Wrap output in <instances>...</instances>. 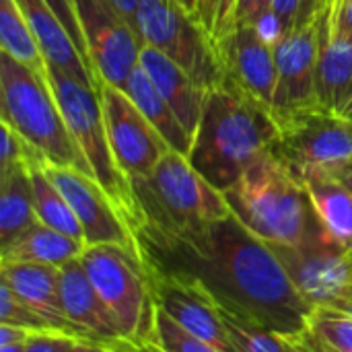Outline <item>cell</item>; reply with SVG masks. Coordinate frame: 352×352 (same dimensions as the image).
Instances as JSON below:
<instances>
[{
	"mask_svg": "<svg viewBox=\"0 0 352 352\" xmlns=\"http://www.w3.org/2000/svg\"><path fill=\"white\" fill-rule=\"evenodd\" d=\"M140 245L159 262L192 272L219 301L276 334L289 336L309 326L314 307L295 289L270 243L233 212L194 241L167 250Z\"/></svg>",
	"mask_w": 352,
	"mask_h": 352,
	"instance_id": "obj_1",
	"label": "cell"
},
{
	"mask_svg": "<svg viewBox=\"0 0 352 352\" xmlns=\"http://www.w3.org/2000/svg\"><path fill=\"white\" fill-rule=\"evenodd\" d=\"M276 132L278 126L270 109L229 85H219L206 93L188 159L210 186L227 192L270 151Z\"/></svg>",
	"mask_w": 352,
	"mask_h": 352,
	"instance_id": "obj_2",
	"label": "cell"
},
{
	"mask_svg": "<svg viewBox=\"0 0 352 352\" xmlns=\"http://www.w3.org/2000/svg\"><path fill=\"white\" fill-rule=\"evenodd\" d=\"M132 190L144 217L138 239L157 250L194 241L231 214L225 194L175 151H169L148 177L134 179Z\"/></svg>",
	"mask_w": 352,
	"mask_h": 352,
	"instance_id": "obj_3",
	"label": "cell"
},
{
	"mask_svg": "<svg viewBox=\"0 0 352 352\" xmlns=\"http://www.w3.org/2000/svg\"><path fill=\"white\" fill-rule=\"evenodd\" d=\"M223 194L231 212L268 243L299 245L322 229L307 188L270 151Z\"/></svg>",
	"mask_w": 352,
	"mask_h": 352,
	"instance_id": "obj_4",
	"label": "cell"
},
{
	"mask_svg": "<svg viewBox=\"0 0 352 352\" xmlns=\"http://www.w3.org/2000/svg\"><path fill=\"white\" fill-rule=\"evenodd\" d=\"M0 122L21 134L54 167H72L93 177L76 146L50 78L0 52ZM95 179V177H93Z\"/></svg>",
	"mask_w": 352,
	"mask_h": 352,
	"instance_id": "obj_5",
	"label": "cell"
},
{
	"mask_svg": "<svg viewBox=\"0 0 352 352\" xmlns=\"http://www.w3.org/2000/svg\"><path fill=\"white\" fill-rule=\"evenodd\" d=\"M47 78L60 103L66 126L76 146L80 148L95 182L107 192L126 225L138 237L144 229V217L130 179L122 173L113 157L103 120L99 89L89 87L52 66H47Z\"/></svg>",
	"mask_w": 352,
	"mask_h": 352,
	"instance_id": "obj_6",
	"label": "cell"
},
{
	"mask_svg": "<svg viewBox=\"0 0 352 352\" xmlns=\"http://www.w3.org/2000/svg\"><path fill=\"white\" fill-rule=\"evenodd\" d=\"M80 262L95 291L118 320L124 338L142 346L148 340L155 314L142 254L116 243L85 245Z\"/></svg>",
	"mask_w": 352,
	"mask_h": 352,
	"instance_id": "obj_7",
	"label": "cell"
},
{
	"mask_svg": "<svg viewBox=\"0 0 352 352\" xmlns=\"http://www.w3.org/2000/svg\"><path fill=\"white\" fill-rule=\"evenodd\" d=\"M270 155L301 184L316 175L340 177L352 163V124L320 105L276 122Z\"/></svg>",
	"mask_w": 352,
	"mask_h": 352,
	"instance_id": "obj_8",
	"label": "cell"
},
{
	"mask_svg": "<svg viewBox=\"0 0 352 352\" xmlns=\"http://www.w3.org/2000/svg\"><path fill=\"white\" fill-rule=\"evenodd\" d=\"M134 27L142 45L167 56L204 89L223 82L214 37L177 0H138Z\"/></svg>",
	"mask_w": 352,
	"mask_h": 352,
	"instance_id": "obj_9",
	"label": "cell"
},
{
	"mask_svg": "<svg viewBox=\"0 0 352 352\" xmlns=\"http://www.w3.org/2000/svg\"><path fill=\"white\" fill-rule=\"evenodd\" d=\"M270 248L314 309H342L352 297V250L332 241L324 227L299 245L270 243Z\"/></svg>",
	"mask_w": 352,
	"mask_h": 352,
	"instance_id": "obj_10",
	"label": "cell"
},
{
	"mask_svg": "<svg viewBox=\"0 0 352 352\" xmlns=\"http://www.w3.org/2000/svg\"><path fill=\"white\" fill-rule=\"evenodd\" d=\"M74 6L99 87L124 89L144 47L136 27L109 0H74Z\"/></svg>",
	"mask_w": 352,
	"mask_h": 352,
	"instance_id": "obj_11",
	"label": "cell"
},
{
	"mask_svg": "<svg viewBox=\"0 0 352 352\" xmlns=\"http://www.w3.org/2000/svg\"><path fill=\"white\" fill-rule=\"evenodd\" d=\"M326 35L328 8L283 35V39L274 45L278 78L272 101V118L276 122L318 105L316 72Z\"/></svg>",
	"mask_w": 352,
	"mask_h": 352,
	"instance_id": "obj_12",
	"label": "cell"
},
{
	"mask_svg": "<svg viewBox=\"0 0 352 352\" xmlns=\"http://www.w3.org/2000/svg\"><path fill=\"white\" fill-rule=\"evenodd\" d=\"M142 258L155 303L194 336L210 342L221 352H231L217 311V299L208 287L192 272L159 262L146 250H142Z\"/></svg>",
	"mask_w": 352,
	"mask_h": 352,
	"instance_id": "obj_13",
	"label": "cell"
},
{
	"mask_svg": "<svg viewBox=\"0 0 352 352\" xmlns=\"http://www.w3.org/2000/svg\"><path fill=\"white\" fill-rule=\"evenodd\" d=\"M103 120L118 167L130 179L148 177L159 161L171 151L165 138L142 116L126 91L101 82L99 87Z\"/></svg>",
	"mask_w": 352,
	"mask_h": 352,
	"instance_id": "obj_14",
	"label": "cell"
},
{
	"mask_svg": "<svg viewBox=\"0 0 352 352\" xmlns=\"http://www.w3.org/2000/svg\"><path fill=\"white\" fill-rule=\"evenodd\" d=\"M223 82L272 111L276 91L274 47L254 25L233 27L214 37Z\"/></svg>",
	"mask_w": 352,
	"mask_h": 352,
	"instance_id": "obj_15",
	"label": "cell"
},
{
	"mask_svg": "<svg viewBox=\"0 0 352 352\" xmlns=\"http://www.w3.org/2000/svg\"><path fill=\"white\" fill-rule=\"evenodd\" d=\"M45 171L72 206L82 227L85 245L116 243L142 254L140 239L126 225L124 217L120 214L107 192L91 175L72 167L54 165H45Z\"/></svg>",
	"mask_w": 352,
	"mask_h": 352,
	"instance_id": "obj_16",
	"label": "cell"
},
{
	"mask_svg": "<svg viewBox=\"0 0 352 352\" xmlns=\"http://www.w3.org/2000/svg\"><path fill=\"white\" fill-rule=\"evenodd\" d=\"M60 293L68 320L97 342L132 344L124 338L111 309L89 280L80 258L60 266Z\"/></svg>",
	"mask_w": 352,
	"mask_h": 352,
	"instance_id": "obj_17",
	"label": "cell"
},
{
	"mask_svg": "<svg viewBox=\"0 0 352 352\" xmlns=\"http://www.w3.org/2000/svg\"><path fill=\"white\" fill-rule=\"evenodd\" d=\"M0 283H4L23 303H27L31 309L43 316L60 332L82 340H93L82 330H78L64 311L60 293V266L37 262L6 264L0 266Z\"/></svg>",
	"mask_w": 352,
	"mask_h": 352,
	"instance_id": "obj_18",
	"label": "cell"
},
{
	"mask_svg": "<svg viewBox=\"0 0 352 352\" xmlns=\"http://www.w3.org/2000/svg\"><path fill=\"white\" fill-rule=\"evenodd\" d=\"M19 8L23 10L37 45L45 58V64L52 68H58L72 78L99 89V80L91 68V64L85 60V56L78 52L76 43L68 35L66 27L62 25L60 16L52 10V6L45 0H14Z\"/></svg>",
	"mask_w": 352,
	"mask_h": 352,
	"instance_id": "obj_19",
	"label": "cell"
},
{
	"mask_svg": "<svg viewBox=\"0 0 352 352\" xmlns=\"http://www.w3.org/2000/svg\"><path fill=\"white\" fill-rule=\"evenodd\" d=\"M140 66L148 72V76L153 78L165 101L171 105L177 120L184 124L194 142V134L202 120L208 89L198 85L184 68H179L175 62H171L155 47H142Z\"/></svg>",
	"mask_w": 352,
	"mask_h": 352,
	"instance_id": "obj_20",
	"label": "cell"
},
{
	"mask_svg": "<svg viewBox=\"0 0 352 352\" xmlns=\"http://www.w3.org/2000/svg\"><path fill=\"white\" fill-rule=\"evenodd\" d=\"M122 91H126V95L136 103V107L155 126V130L165 138V142L169 144L171 151H175L184 157H190L192 136L188 134V130L177 120L171 105L165 101V97L161 95V91L153 82V78L140 64L134 68V72L130 74V78L126 80V87Z\"/></svg>",
	"mask_w": 352,
	"mask_h": 352,
	"instance_id": "obj_21",
	"label": "cell"
},
{
	"mask_svg": "<svg viewBox=\"0 0 352 352\" xmlns=\"http://www.w3.org/2000/svg\"><path fill=\"white\" fill-rule=\"evenodd\" d=\"M352 97V37L326 35L318 72H316V99L318 105L340 113Z\"/></svg>",
	"mask_w": 352,
	"mask_h": 352,
	"instance_id": "obj_22",
	"label": "cell"
},
{
	"mask_svg": "<svg viewBox=\"0 0 352 352\" xmlns=\"http://www.w3.org/2000/svg\"><path fill=\"white\" fill-rule=\"evenodd\" d=\"M82 250H85L82 241L72 239L37 221L33 227L21 233L12 243L0 250V266L21 264V262L62 266L74 258H80Z\"/></svg>",
	"mask_w": 352,
	"mask_h": 352,
	"instance_id": "obj_23",
	"label": "cell"
},
{
	"mask_svg": "<svg viewBox=\"0 0 352 352\" xmlns=\"http://www.w3.org/2000/svg\"><path fill=\"white\" fill-rule=\"evenodd\" d=\"M311 198L314 210L338 245L352 250V192L338 179L330 175H316L303 182Z\"/></svg>",
	"mask_w": 352,
	"mask_h": 352,
	"instance_id": "obj_24",
	"label": "cell"
},
{
	"mask_svg": "<svg viewBox=\"0 0 352 352\" xmlns=\"http://www.w3.org/2000/svg\"><path fill=\"white\" fill-rule=\"evenodd\" d=\"M27 167L0 175V250L37 223Z\"/></svg>",
	"mask_w": 352,
	"mask_h": 352,
	"instance_id": "obj_25",
	"label": "cell"
},
{
	"mask_svg": "<svg viewBox=\"0 0 352 352\" xmlns=\"http://www.w3.org/2000/svg\"><path fill=\"white\" fill-rule=\"evenodd\" d=\"M287 338L303 352H352V316L340 309L318 307L309 326Z\"/></svg>",
	"mask_w": 352,
	"mask_h": 352,
	"instance_id": "obj_26",
	"label": "cell"
},
{
	"mask_svg": "<svg viewBox=\"0 0 352 352\" xmlns=\"http://www.w3.org/2000/svg\"><path fill=\"white\" fill-rule=\"evenodd\" d=\"M29 177H31V192H33V206L37 212L39 223L72 237L85 243L82 237V227L64 198V194L58 190V186L50 179L45 167H29Z\"/></svg>",
	"mask_w": 352,
	"mask_h": 352,
	"instance_id": "obj_27",
	"label": "cell"
},
{
	"mask_svg": "<svg viewBox=\"0 0 352 352\" xmlns=\"http://www.w3.org/2000/svg\"><path fill=\"white\" fill-rule=\"evenodd\" d=\"M0 52L47 78L45 58L14 0H0Z\"/></svg>",
	"mask_w": 352,
	"mask_h": 352,
	"instance_id": "obj_28",
	"label": "cell"
},
{
	"mask_svg": "<svg viewBox=\"0 0 352 352\" xmlns=\"http://www.w3.org/2000/svg\"><path fill=\"white\" fill-rule=\"evenodd\" d=\"M217 311L231 352H289V344L283 334L268 330L260 322L235 311L219 299Z\"/></svg>",
	"mask_w": 352,
	"mask_h": 352,
	"instance_id": "obj_29",
	"label": "cell"
},
{
	"mask_svg": "<svg viewBox=\"0 0 352 352\" xmlns=\"http://www.w3.org/2000/svg\"><path fill=\"white\" fill-rule=\"evenodd\" d=\"M144 344H151L161 352H221L210 342L194 336L177 322H173L157 303H155L151 334Z\"/></svg>",
	"mask_w": 352,
	"mask_h": 352,
	"instance_id": "obj_30",
	"label": "cell"
},
{
	"mask_svg": "<svg viewBox=\"0 0 352 352\" xmlns=\"http://www.w3.org/2000/svg\"><path fill=\"white\" fill-rule=\"evenodd\" d=\"M0 324H10L29 332H60L43 316L23 303L4 283H0Z\"/></svg>",
	"mask_w": 352,
	"mask_h": 352,
	"instance_id": "obj_31",
	"label": "cell"
},
{
	"mask_svg": "<svg viewBox=\"0 0 352 352\" xmlns=\"http://www.w3.org/2000/svg\"><path fill=\"white\" fill-rule=\"evenodd\" d=\"M0 136H2V146H0V175L19 169V167H45L47 161L21 136L16 134L8 124H0Z\"/></svg>",
	"mask_w": 352,
	"mask_h": 352,
	"instance_id": "obj_32",
	"label": "cell"
},
{
	"mask_svg": "<svg viewBox=\"0 0 352 352\" xmlns=\"http://www.w3.org/2000/svg\"><path fill=\"white\" fill-rule=\"evenodd\" d=\"M270 4L272 0H223L214 37L233 27H241V25L256 27L258 21L270 10Z\"/></svg>",
	"mask_w": 352,
	"mask_h": 352,
	"instance_id": "obj_33",
	"label": "cell"
},
{
	"mask_svg": "<svg viewBox=\"0 0 352 352\" xmlns=\"http://www.w3.org/2000/svg\"><path fill=\"white\" fill-rule=\"evenodd\" d=\"M270 8H272V14L276 16L278 25L283 29V35L291 33L301 23H305L307 19H311L314 14L324 10V8L318 10L311 0H272Z\"/></svg>",
	"mask_w": 352,
	"mask_h": 352,
	"instance_id": "obj_34",
	"label": "cell"
},
{
	"mask_svg": "<svg viewBox=\"0 0 352 352\" xmlns=\"http://www.w3.org/2000/svg\"><path fill=\"white\" fill-rule=\"evenodd\" d=\"M80 342L93 340H82L64 332H31L25 340V352H72Z\"/></svg>",
	"mask_w": 352,
	"mask_h": 352,
	"instance_id": "obj_35",
	"label": "cell"
},
{
	"mask_svg": "<svg viewBox=\"0 0 352 352\" xmlns=\"http://www.w3.org/2000/svg\"><path fill=\"white\" fill-rule=\"evenodd\" d=\"M52 10L60 16L62 25L66 27L68 35L72 37V41L76 43L78 52L85 56V60L89 62V56H87V45H85V37H82V31H80V25H78V16H76V6H74V0H45ZM91 64V62H89ZM93 68V66H91Z\"/></svg>",
	"mask_w": 352,
	"mask_h": 352,
	"instance_id": "obj_36",
	"label": "cell"
},
{
	"mask_svg": "<svg viewBox=\"0 0 352 352\" xmlns=\"http://www.w3.org/2000/svg\"><path fill=\"white\" fill-rule=\"evenodd\" d=\"M330 35L352 37V0H332L328 6Z\"/></svg>",
	"mask_w": 352,
	"mask_h": 352,
	"instance_id": "obj_37",
	"label": "cell"
},
{
	"mask_svg": "<svg viewBox=\"0 0 352 352\" xmlns=\"http://www.w3.org/2000/svg\"><path fill=\"white\" fill-rule=\"evenodd\" d=\"M223 0H198V21L204 25V29L214 37L219 27Z\"/></svg>",
	"mask_w": 352,
	"mask_h": 352,
	"instance_id": "obj_38",
	"label": "cell"
},
{
	"mask_svg": "<svg viewBox=\"0 0 352 352\" xmlns=\"http://www.w3.org/2000/svg\"><path fill=\"white\" fill-rule=\"evenodd\" d=\"M29 330L10 326V324H0V346H8V344H21L29 338Z\"/></svg>",
	"mask_w": 352,
	"mask_h": 352,
	"instance_id": "obj_39",
	"label": "cell"
},
{
	"mask_svg": "<svg viewBox=\"0 0 352 352\" xmlns=\"http://www.w3.org/2000/svg\"><path fill=\"white\" fill-rule=\"evenodd\" d=\"M128 344H103V342H80L72 352H120Z\"/></svg>",
	"mask_w": 352,
	"mask_h": 352,
	"instance_id": "obj_40",
	"label": "cell"
},
{
	"mask_svg": "<svg viewBox=\"0 0 352 352\" xmlns=\"http://www.w3.org/2000/svg\"><path fill=\"white\" fill-rule=\"evenodd\" d=\"M132 25H134V16H136V10H138V0H109Z\"/></svg>",
	"mask_w": 352,
	"mask_h": 352,
	"instance_id": "obj_41",
	"label": "cell"
},
{
	"mask_svg": "<svg viewBox=\"0 0 352 352\" xmlns=\"http://www.w3.org/2000/svg\"><path fill=\"white\" fill-rule=\"evenodd\" d=\"M338 179H340V182H342V184H344V186H346V188L352 192V163L346 167V169H344V171H342V175H340Z\"/></svg>",
	"mask_w": 352,
	"mask_h": 352,
	"instance_id": "obj_42",
	"label": "cell"
},
{
	"mask_svg": "<svg viewBox=\"0 0 352 352\" xmlns=\"http://www.w3.org/2000/svg\"><path fill=\"white\" fill-rule=\"evenodd\" d=\"M120 352H155V351H153L148 344H142V346H140V344H128V346H124Z\"/></svg>",
	"mask_w": 352,
	"mask_h": 352,
	"instance_id": "obj_43",
	"label": "cell"
},
{
	"mask_svg": "<svg viewBox=\"0 0 352 352\" xmlns=\"http://www.w3.org/2000/svg\"><path fill=\"white\" fill-rule=\"evenodd\" d=\"M340 116H342L349 124H352V97L346 101V105L340 109Z\"/></svg>",
	"mask_w": 352,
	"mask_h": 352,
	"instance_id": "obj_44",
	"label": "cell"
},
{
	"mask_svg": "<svg viewBox=\"0 0 352 352\" xmlns=\"http://www.w3.org/2000/svg\"><path fill=\"white\" fill-rule=\"evenodd\" d=\"M0 352H25V342H21V344H8V346H0Z\"/></svg>",
	"mask_w": 352,
	"mask_h": 352,
	"instance_id": "obj_45",
	"label": "cell"
},
{
	"mask_svg": "<svg viewBox=\"0 0 352 352\" xmlns=\"http://www.w3.org/2000/svg\"><path fill=\"white\" fill-rule=\"evenodd\" d=\"M311 2H314V6L320 10V8H326V6H330V2H332V0H311Z\"/></svg>",
	"mask_w": 352,
	"mask_h": 352,
	"instance_id": "obj_46",
	"label": "cell"
},
{
	"mask_svg": "<svg viewBox=\"0 0 352 352\" xmlns=\"http://www.w3.org/2000/svg\"><path fill=\"white\" fill-rule=\"evenodd\" d=\"M340 311H344V314H349V316H352V297L342 305V309Z\"/></svg>",
	"mask_w": 352,
	"mask_h": 352,
	"instance_id": "obj_47",
	"label": "cell"
},
{
	"mask_svg": "<svg viewBox=\"0 0 352 352\" xmlns=\"http://www.w3.org/2000/svg\"><path fill=\"white\" fill-rule=\"evenodd\" d=\"M285 340H287V344H289V352H303L299 346H297V344H295V342H291L287 336H285Z\"/></svg>",
	"mask_w": 352,
	"mask_h": 352,
	"instance_id": "obj_48",
	"label": "cell"
},
{
	"mask_svg": "<svg viewBox=\"0 0 352 352\" xmlns=\"http://www.w3.org/2000/svg\"><path fill=\"white\" fill-rule=\"evenodd\" d=\"M148 346H151V344H148ZM151 349H153V351H155V352H161V351H157V349H155V346H151Z\"/></svg>",
	"mask_w": 352,
	"mask_h": 352,
	"instance_id": "obj_49",
	"label": "cell"
}]
</instances>
